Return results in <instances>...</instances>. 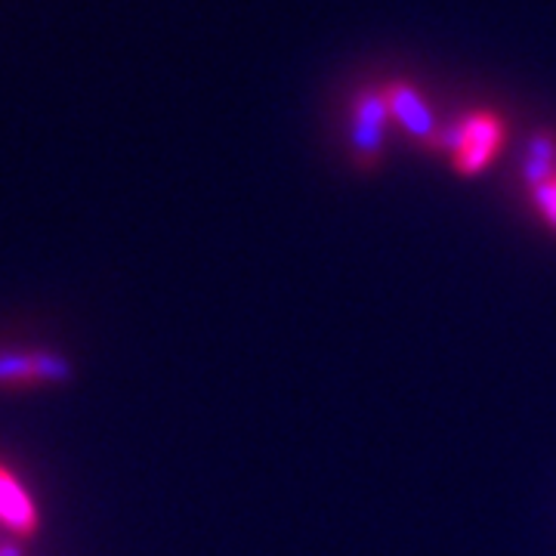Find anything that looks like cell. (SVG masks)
Returning <instances> with one entry per match:
<instances>
[{
    "instance_id": "cell-1",
    "label": "cell",
    "mask_w": 556,
    "mask_h": 556,
    "mask_svg": "<svg viewBox=\"0 0 556 556\" xmlns=\"http://www.w3.org/2000/svg\"><path fill=\"white\" fill-rule=\"evenodd\" d=\"M507 139V124L489 109H477L455 124L442 127L437 139V152H445L452 170L460 177H477L497 159Z\"/></svg>"
},
{
    "instance_id": "cell-2",
    "label": "cell",
    "mask_w": 556,
    "mask_h": 556,
    "mask_svg": "<svg viewBox=\"0 0 556 556\" xmlns=\"http://www.w3.org/2000/svg\"><path fill=\"white\" fill-rule=\"evenodd\" d=\"M380 93H383V102H387L390 121H396L399 127L412 139H417L424 149L437 146L442 124H437V115L430 112V105L424 102L420 93H415L408 84H387Z\"/></svg>"
},
{
    "instance_id": "cell-3",
    "label": "cell",
    "mask_w": 556,
    "mask_h": 556,
    "mask_svg": "<svg viewBox=\"0 0 556 556\" xmlns=\"http://www.w3.org/2000/svg\"><path fill=\"white\" fill-rule=\"evenodd\" d=\"M72 380V362L60 353H0V383L25 387V383H65Z\"/></svg>"
},
{
    "instance_id": "cell-4",
    "label": "cell",
    "mask_w": 556,
    "mask_h": 556,
    "mask_svg": "<svg viewBox=\"0 0 556 556\" xmlns=\"http://www.w3.org/2000/svg\"><path fill=\"white\" fill-rule=\"evenodd\" d=\"M387 102L383 93H365L358 97L356 112H353V152L362 167H375L380 159V146L387 134Z\"/></svg>"
},
{
    "instance_id": "cell-5",
    "label": "cell",
    "mask_w": 556,
    "mask_h": 556,
    "mask_svg": "<svg viewBox=\"0 0 556 556\" xmlns=\"http://www.w3.org/2000/svg\"><path fill=\"white\" fill-rule=\"evenodd\" d=\"M0 526H7L16 538H31L40 526L35 497L3 464H0Z\"/></svg>"
},
{
    "instance_id": "cell-6",
    "label": "cell",
    "mask_w": 556,
    "mask_h": 556,
    "mask_svg": "<svg viewBox=\"0 0 556 556\" xmlns=\"http://www.w3.org/2000/svg\"><path fill=\"white\" fill-rule=\"evenodd\" d=\"M556 177V137L554 134H538L529 146V155L522 164V179L529 182V189H535L541 182Z\"/></svg>"
},
{
    "instance_id": "cell-7",
    "label": "cell",
    "mask_w": 556,
    "mask_h": 556,
    "mask_svg": "<svg viewBox=\"0 0 556 556\" xmlns=\"http://www.w3.org/2000/svg\"><path fill=\"white\" fill-rule=\"evenodd\" d=\"M532 204H535V211L541 214V219L556 232V177L532 189Z\"/></svg>"
},
{
    "instance_id": "cell-8",
    "label": "cell",
    "mask_w": 556,
    "mask_h": 556,
    "mask_svg": "<svg viewBox=\"0 0 556 556\" xmlns=\"http://www.w3.org/2000/svg\"><path fill=\"white\" fill-rule=\"evenodd\" d=\"M0 556H22V544H16V541H3V544H0Z\"/></svg>"
}]
</instances>
